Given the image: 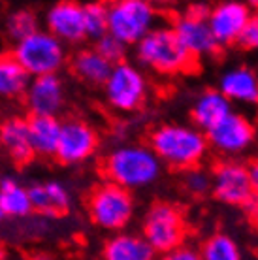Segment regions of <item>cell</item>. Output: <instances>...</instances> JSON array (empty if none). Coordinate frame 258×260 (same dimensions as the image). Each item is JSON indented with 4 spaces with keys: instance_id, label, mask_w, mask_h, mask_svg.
<instances>
[{
    "instance_id": "cell-1",
    "label": "cell",
    "mask_w": 258,
    "mask_h": 260,
    "mask_svg": "<svg viewBox=\"0 0 258 260\" xmlns=\"http://www.w3.org/2000/svg\"><path fill=\"white\" fill-rule=\"evenodd\" d=\"M149 147L162 166L179 172L200 168L209 151L206 134L192 124L183 123H164L156 126L149 136Z\"/></svg>"
},
{
    "instance_id": "cell-2",
    "label": "cell",
    "mask_w": 258,
    "mask_h": 260,
    "mask_svg": "<svg viewBox=\"0 0 258 260\" xmlns=\"http://www.w3.org/2000/svg\"><path fill=\"white\" fill-rule=\"evenodd\" d=\"M104 174L110 183L126 190H140L155 185L162 176V162L143 143H123L108 153Z\"/></svg>"
},
{
    "instance_id": "cell-3",
    "label": "cell",
    "mask_w": 258,
    "mask_h": 260,
    "mask_svg": "<svg viewBox=\"0 0 258 260\" xmlns=\"http://www.w3.org/2000/svg\"><path fill=\"white\" fill-rule=\"evenodd\" d=\"M134 47L138 64L158 76L175 78L196 68V59L185 51L172 26H155Z\"/></svg>"
},
{
    "instance_id": "cell-4",
    "label": "cell",
    "mask_w": 258,
    "mask_h": 260,
    "mask_svg": "<svg viewBox=\"0 0 258 260\" xmlns=\"http://www.w3.org/2000/svg\"><path fill=\"white\" fill-rule=\"evenodd\" d=\"M188 234L185 211L172 202H153L142 219V236L156 254L185 245Z\"/></svg>"
},
{
    "instance_id": "cell-5",
    "label": "cell",
    "mask_w": 258,
    "mask_h": 260,
    "mask_svg": "<svg viewBox=\"0 0 258 260\" xmlns=\"http://www.w3.org/2000/svg\"><path fill=\"white\" fill-rule=\"evenodd\" d=\"M87 211L92 224L106 232H124L136 215V200L132 192L115 183H100L90 190Z\"/></svg>"
},
{
    "instance_id": "cell-6",
    "label": "cell",
    "mask_w": 258,
    "mask_h": 260,
    "mask_svg": "<svg viewBox=\"0 0 258 260\" xmlns=\"http://www.w3.org/2000/svg\"><path fill=\"white\" fill-rule=\"evenodd\" d=\"M12 57L33 79L42 76H58V70H62L66 64L68 53L64 44H60L49 32L36 30L25 40L13 44Z\"/></svg>"
},
{
    "instance_id": "cell-7",
    "label": "cell",
    "mask_w": 258,
    "mask_h": 260,
    "mask_svg": "<svg viewBox=\"0 0 258 260\" xmlns=\"http://www.w3.org/2000/svg\"><path fill=\"white\" fill-rule=\"evenodd\" d=\"M158 12L147 0H119L108 6V34L123 46H136L156 26Z\"/></svg>"
},
{
    "instance_id": "cell-8",
    "label": "cell",
    "mask_w": 258,
    "mask_h": 260,
    "mask_svg": "<svg viewBox=\"0 0 258 260\" xmlns=\"http://www.w3.org/2000/svg\"><path fill=\"white\" fill-rule=\"evenodd\" d=\"M102 89L108 106L119 113H134L142 110L149 98L147 76L140 66L126 60L111 68Z\"/></svg>"
},
{
    "instance_id": "cell-9",
    "label": "cell",
    "mask_w": 258,
    "mask_h": 260,
    "mask_svg": "<svg viewBox=\"0 0 258 260\" xmlns=\"http://www.w3.org/2000/svg\"><path fill=\"white\" fill-rule=\"evenodd\" d=\"M206 138L209 149L236 160V156L247 153L256 143V128L243 113L232 111L213 128L207 130Z\"/></svg>"
},
{
    "instance_id": "cell-10",
    "label": "cell",
    "mask_w": 258,
    "mask_h": 260,
    "mask_svg": "<svg viewBox=\"0 0 258 260\" xmlns=\"http://www.w3.org/2000/svg\"><path fill=\"white\" fill-rule=\"evenodd\" d=\"M211 176V194L217 202L232 208H243L251 200L252 189L247 176V164L226 158L213 168Z\"/></svg>"
},
{
    "instance_id": "cell-11",
    "label": "cell",
    "mask_w": 258,
    "mask_h": 260,
    "mask_svg": "<svg viewBox=\"0 0 258 260\" xmlns=\"http://www.w3.org/2000/svg\"><path fill=\"white\" fill-rule=\"evenodd\" d=\"M98 143L96 130L89 123L81 119H66L60 123V136L53 156L64 166L83 164L96 153Z\"/></svg>"
},
{
    "instance_id": "cell-12",
    "label": "cell",
    "mask_w": 258,
    "mask_h": 260,
    "mask_svg": "<svg viewBox=\"0 0 258 260\" xmlns=\"http://www.w3.org/2000/svg\"><path fill=\"white\" fill-rule=\"evenodd\" d=\"M251 12L252 10L249 4L236 2V0L219 2L217 6L209 8L207 26H209V30H211L215 42L219 44L220 49L238 44L241 30H243Z\"/></svg>"
},
{
    "instance_id": "cell-13",
    "label": "cell",
    "mask_w": 258,
    "mask_h": 260,
    "mask_svg": "<svg viewBox=\"0 0 258 260\" xmlns=\"http://www.w3.org/2000/svg\"><path fill=\"white\" fill-rule=\"evenodd\" d=\"M23 96L30 117H57L66 104L64 81L58 76L33 78Z\"/></svg>"
},
{
    "instance_id": "cell-14",
    "label": "cell",
    "mask_w": 258,
    "mask_h": 260,
    "mask_svg": "<svg viewBox=\"0 0 258 260\" xmlns=\"http://www.w3.org/2000/svg\"><path fill=\"white\" fill-rule=\"evenodd\" d=\"M45 32L57 38L64 46H78L83 40L85 21H83V4L78 2H57L47 8L44 17Z\"/></svg>"
},
{
    "instance_id": "cell-15",
    "label": "cell",
    "mask_w": 258,
    "mask_h": 260,
    "mask_svg": "<svg viewBox=\"0 0 258 260\" xmlns=\"http://www.w3.org/2000/svg\"><path fill=\"white\" fill-rule=\"evenodd\" d=\"M172 28L181 42V46L185 47V51L192 59L198 60L204 57H213L220 51L219 44L215 42L213 34L207 26V19L194 17L185 12L183 15L175 17Z\"/></svg>"
},
{
    "instance_id": "cell-16",
    "label": "cell",
    "mask_w": 258,
    "mask_h": 260,
    "mask_svg": "<svg viewBox=\"0 0 258 260\" xmlns=\"http://www.w3.org/2000/svg\"><path fill=\"white\" fill-rule=\"evenodd\" d=\"M219 91L230 104L258 106V74L249 66H232L220 76Z\"/></svg>"
},
{
    "instance_id": "cell-17",
    "label": "cell",
    "mask_w": 258,
    "mask_h": 260,
    "mask_svg": "<svg viewBox=\"0 0 258 260\" xmlns=\"http://www.w3.org/2000/svg\"><path fill=\"white\" fill-rule=\"evenodd\" d=\"M28 196H30L33 211L45 217H60L68 213L72 206L70 189L62 181H55V179L30 185Z\"/></svg>"
},
{
    "instance_id": "cell-18",
    "label": "cell",
    "mask_w": 258,
    "mask_h": 260,
    "mask_svg": "<svg viewBox=\"0 0 258 260\" xmlns=\"http://www.w3.org/2000/svg\"><path fill=\"white\" fill-rule=\"evenodd\" d=\"M232 111V104L226 100V96L219 89H206L194 98V104L190 108L192 126L206 134L207 130L213 128L215 124L220 123Z\"/></svg>"
},
{
    "instance_id": "cell-19",
    "label": "cell",
    "mask_w": 258,
    "mask_h": 260,
    "mask_svg": "<svg viewBox=\"0 0 258 260\" xmlns=\"http://www.w3.org/2000/svg\"><path fill=\"white\" fill-rule=\"evenodd\" d=\"M0 147L6 151L13 162L26 164L34 156L28 138V119L8 117L0 123Z\"/></svg>"
},
{
    "instance_id": "cell-20",
    "label": "cell",
    "mask_w": 258,
    "mask_h": 260,
    "mask_svg": "<svg viewBox=\"0 0 258 260\" xmlns=\"http://www.w3.org/2000/svg\"><path fill=\"white\" fill-rule=\"evenodd\" d=\"M104 260H156V253L151 249L142 234L119 232L106 240L102 247Z\"/></svg>"
},
{
    "instance_id": "cell-21",
    "label": "cell",
    "mask_w": 258,
    "mask_h": 260,
    "mask_svg": "<svg viewBox=\"0 0 258 260\" xmlns=\"http://www.w3.org/2000/svg\"><path fill=\"white\" fill-rule=\"evenodd\" d=\"M70 68L74 72V76L81 79L83 83L90 85V87H102L113 66L104 59L94 47H83V49L74 53V57L70 60Z\"/></svg>"
},
{
    "instance_id": "cell-22",
    "label": "cell",
    "mask_w": 258,
    "mask_h": 260,
    "mask_svg": "<svg viewBox=\"0 0 258 260\" xmlns=\"http://www.w3.org/2000/svg\"><path fill=\"white\" fill-rule=\"evenodd\" d=\"M0 209L4 217L25 219L33 213L28 187H25L15 177H2L0 179Z\"/></svg>"
},
{
    "instance_id": "cell-23",
    "label": "cell",
    "mask_w": 258,
    "mask_h": 260,
    "mask_svg": "<svg viewBox=\"0 0 258 260\" xmlns=\"http://www.w3.org/2000/svg\"><path fill=\"white\" fill-rule=\"evenodd\" d=\"M60 123L62 121L57 117H28V138L34 155H55L60 136Z\"/></svg>"
},
{
    "instance_id": "cell-24",
    "label": "cell",
    "mask_w": 258,
    "mask_h": 260,
    "mask_svg": "<svg viewBox=\"0 0 258 260\" xmlns=\"http://www.w3.org/2000/svg\"><path fill=\"white\" fill-rule=\"evenodd\" d=\"M28 74L13 59L12 53H0V98H19L28 87Z\"/></svg>"
},
{
    "instance_id": "cell-25",
    "label": "cell",
    "mask_w": 258,
    "mask_h": 260,
    "mask_svg": "<svg viewBox=\"0 0 258 260\" xmlns=\"http://www.w3.org/2000/svg\"><path fill=\"white\" fill-rule=\"evenodd\" d=\"M202 260H245L239 243L230 234L217 232L207 238L198 249Z\"/></svg>"
},
{
    "instance_id": "cell-26",
    "label": "cell",
    "mask_w": 258,
    "mask_h": 260,
    "mask_svg": "<svg viewBox=\"0 0 258 260\" xmlns=\"http://www.w3.org/2000/svg\"><path fill=\"white\" fill-rule=\"evenodd\" d=\"M40 21L38 15L28 10V8H17L6 15L4 19V32H6L8 40H12L13 44H17L21 40H25L26 36L34 34L38 28Z\"/></svg>"
},
{
    "instance_id": "cell-27",
    "label": "cell",
    "mask_w": 258,
    "mask_h": 260,
    "mask_svg": "<svg viewBox=\"0 0 258 260\" xmlns=\"http://www.w3.org/2000/svg\"><path fill=\"white\" fill-rule=\"evenodd\" d=\"M83 21L87 38L98 42L108 34V4L102 2L83 4Z\"/></svg>"
},
{
    "instance_id": "cell-28",
    "label": "cell",
    "mask_w": 258,
    "mask_h": 260,
    "mask_svg": "<svg viewBox=\"0 0 258 260\" xmlns=\"http://www.w3.org/2000/svg\"><path fill=\"white\" fill-rule=\"evenodd\" d=\"M183 189L192 198H204L211 194V176L202 168L187 170L183 176Z\"/></svg>"
},
{
    "instance_id": "cell-29",
    "label": "cell",
    "mask_w": 258,
    "mask_h": 260,
    "mask_svg": "<svg viewBox=\"0 0 258 260\" xmlns=\"http://www.w3.org/2000/svg\"><path fill=\"white\" fill-rule=\"evenodd\" d=\"M94 49H96L111 66H115V64H119V62H124V57H126V49H128V47L123 46V44H121L119 40L113 38V36L106 34V36H102V38L94 44Z\"/></svg>"
},
{
    "instance_id": "cell-30",
    "label": "cell",
    "mask_w": 258,
    "mask_h": 260,
    "mask_svg": "<svg viewBox=\"0 0 258 260\" xmlns=\"http://www.w3.org/2000/svg\"><path fill=\"white\" fill-rule=\"evenodd\" d=\"M238 44L247 51H258V10H252L247 19Z\"/></svg>"
},
{
    "instance_id": "cell-31",
    "label": "cell",
    "mask_w": 258,
    "mask_h": 260,
    "mask_svg": "<svg viewBox=\"0 0 258 260\" xmlns=\"http://www.w3.org/2000/svg\"><path fill=\"white\" fill-rule=\"evenodd\" d=\"M156 260H202L198 249L188 247V245H181V247L170 251V253L160 254V258Z\"/></svg>"
},
{
    "instance_id": "cell-32",
    "label": "cell",
    "mask_w": 258,
    "mask_h": 260,
    "mask_svg": "<svg viewBox=\"0 0 258 260\" xmlns=\"http://www.w3.org/2000/svg\"><path fill=\"white\" fill-rule=\"evenodd\" d=\"M243 211L247 213L249 221L258 228V196H252L251 200L247 202L245 206H243Z\"/></svg>"
},
{
    "instance_id": "cell-33",
    "label": "cell",
    "mask_w": 258,
    "mask_h": 260,
    "mask_svg": "<svg viewBox=\"0 0 258 260\" xmlns=\"http://www.w3.org/2000/svg\"><path fill=\"white\" fill-rule=\"evenodd\" d=\"M247 176H249L252 194L258 196V160H252L251 164H247Z\"/></svg>"
},
{
    "instance_id": "cell-34",
    "label": "cell",
    "mask_w": 258,
    "mask_h": 260,
    "mask_svg": "<svg viewBox=\"0 0 258 260\" xmlns=\"http://www.w3.org/2000/svg\"><path fill=\"white\" fill-rule=\"evenodd\" d=\"M28 260H55L51 256V254H47V253H36V254H33Z\"/></svg>"
},
{
    "instance_id": "cell-35",
    "label": "cell",
    "mask_w": 258,
    "mask_h": 260,
    "mask_svg": "<svg viewBox=\"0 0 258 260\" xmlns=\"http://www.w3.org/2000/svg\"><path fill=\"white\" fill-rule=\"evenodd\" d=\"M2 219H4V215H2V209H0V222H2Z\"/></svg>"
},
{
    "instance_id": "cell-36",
    "label": "cell",
    "mask_w": 258,
    "mask_h": 260,
    "mask_svg": "<svg viewBox=\"0 0 258 260\" xmlns=\"http://www.w3.org/2000/svg\"><path fill=\"white\" fill-rule=\"evenodd\" d=\"M254 145H256V160H258V142L254 143Z\"/></svg>"
}]
</instances>
